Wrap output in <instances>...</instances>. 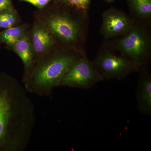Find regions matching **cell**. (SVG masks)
Instances as JSON below:
<instances>
[{"label":"cell","instance_id":"cell-1","mask_svg":"<svg viewBox=\"0 0 151 151\" xmlns=\"http://www.w3.org/2000/svg\"><path fill=\"white\" fill-rule=\"evenodd\" d=\"M24 86L0 73V151H23L35 124V108Z\"/></svg>","mask_w":151,"mask_h":151},{"label":"cell","instance_id":"cell-2","mask_svg":"<svg viewBox=\"0 0 151 151\" xmlns=\"http://www.w3.org/2000/svg\"><path fill=\"white\" fill-rule=\"evenodd\" d=\"M85 53L84 50L69 48L46 55L36 62L29 74L23 79L25 89L40 96H49L60 86L71 64Z\"/></svg>","mask_w":151,"mask_h":151},{"label":"cell","instance_id":"cell-3","mask_svg":"<svg viewBox=\"0 0 151 151\" xmlns=\"http://www.w3.org/2000/svg\"><path fill=\"white\" fill-rule=\"evenodd\" d=\"M150 24V22L135 19L133 27L127 34L106 40L104 43L134 63L138 72L149 70L151 56Z\"/></svg>","mask_w":151,"mask_h":151},{"label":"cell","instance_id":"cell-4","mask_svg":"<svg viewBox=\"0 0 151 151\" xmlns=\"http://www.w3.org/2000/svg\"><path fill=\"white\" fill-rule=\"evenodd\" d=\"M89 22L87 12L74 17L65 12H57L45 18L43 24L65 46L84 50Z\"/></svg>","mask_w":151,"mask_h":151},{"label":"cell","instance_id":"cell-5","mask_svg":"<svg viewBox=\"0 0 151 151\" xmlns=\"http://www.w3.org/2000/svg\"><path fill=\"white\" fill-rule=\"evenodd\" d=\"M92 62L103 81L122 80L138 72L134 63L104 43Z\"/></svg>","mask_w":151,"mask_h":151},{"label":"cell","instance_id":"cell-6","mask_svg":"<svg viewBox=\"0 0 151 151\" xmlns=\"http://www.w3.org/2000/svg\"><path fill=\"white\" fill-rule=\"evenodd\" d=\"M103 81L85 53L71 64L63 77L60 86L87 89Z\"/></svg>","mask_w":151,"mask_h":151},{"label":"cell","instance_id":"cell-7","mask_svg":"<svg viewBox=\"0 0 151 151\" xmlns=\"http://www.w3.org/2000/svg\"><path fill=\"white\" fill-rule=\"evenodd\" d=\"M135 20L124 11L111 8L103 14L100 32L106 40L122 36L131 29Z\"/></svg>","mask_w":151,"mask_h":151},{"label":"cell","instance_id":"cell-8","mask_svg":"<svg viewBox=\"0 0 151 151\" xmlns=\"http://www.w3.org/2000/svg\"><path fill=\"white\" fill-rule=\"evenodd\" d=\"M31 40L35 55V63L48 53L55 44V37L43 24L36 23L34 25Z\"/></svg>","mask_w":151,"mask_h":151},{"label":"cell","instance_id":"cell-9","mask_svg":"<svg viewBox=\"0 0 151 151\" xmlns=\"http://www.w3.org/2000/svg\"><path fill=\"white\" fill-rule=\"evenodd\" d=\"M136 99L138 109L145 116H151V75L149 70L140 72Z\"/></svg>","mask_w":151,"mask_h":151},{"label":"cell","instance_id":"cell-10","mask_svg":"<svg viewBox=\"0 0 151 151\" xmlns=\"http://www.w3.org/2000/svg\"><path fill=\"white\" fill-rule=\"evenodd\" d=\"M10 48L22 61L24 68V78L29 74L35 64V55L29 34L26 33Z\"/></svg>","mask_w":151,"mask_h":151},{"label":"cell","instance_id":"cell-11","mask_svg":"<svg viewBox=\"0 0 151 151\" xmlns=\"http://www.w3.org/2000/svg\"><path fill=\"white\" fill-rule=\"evenodd\" d=\"M133 18L150 22L151 0H127Z\"/></svg>","mask_w":151,"mask_h":151},{"label":"cell","instance_id":"cell-12","mask_svg":"<svg viewBox=\"0 0 151 151\" xmlns=\"http://www.w3.org/2000/svg\"><path fill=\"white\" fill-rule=\"evenodd\" d=\"M28 26L23 24L6 29L0 32V43L10 48L25 34Z\"/></svg>","mask_w":151,"mask_h":151},{"label":"cell","instance_id":"cell-13","mask_svg":"<svg viewBox=\"0 0 151 151\" xmlns=\"http://www.w3.org/2000/svg\"><path fill=\"white\" fill-rule=\"evenodd\" d=\"M19 22L14 9L0 12V29H7L16 26Z\"/></svg>","mask_w":151,"mask_h":151},{"label":"cell","instance_id":"cell-14","mask_svg":"<svg viewBox=\"0 0 151 151\" xmlns=\"http://www.w3.org/2000/svg\"><path fill=\"white\" fill-rule=\"evenodd\" d=\"M62 2L77 10L87 12L91 0H63Z\"/></svg>","mask_w":151,"mask_h":151},{"label":"cell","instance_id":"cell-15","mask_svg":"<svg viewBox=\"0 0 151 151\" xmlns=\"http://www.w3.org/2000/svg\"><path fill=\"white\" fill-rule=\"evenodd\" d=\"M31 4L38 9H42L48 4L52 0H19Z\"/></svg>","mask_w":151,"mask_h":151},{"label":"cell","instance_id":"cell-16","mask_svg":"<svg viewBox=\"0 0 151 151\" xmlns=\"http://www.w3.org/2000/svg\"><path fill=\"white\" fill-rule=\"evenodd\" d=\"M14 9L12 0H0V12Z\"/></svg>","mask_w":151,"mask_h":151},{"label":"cell","instance_id":"cell-17","mask_svg":"<svg viewBox=\"0 0 151 151\" xmlns=\"http://www.w3.org/2000/svg\"><path fill=\"white\" fill-rule=\"evenodd\" d=\"M105 1L108 2H112L114 1L115 0H105Z\"/></svg>","mask_w":151,"mask_h":151},{"label":"cell","instance_id":"cell-18","mask_svg":"<svg viewBox=\"0 0 151 151\" xmlns=\"http://www.w3.org/2000/svg\"><path fill=\"white\" fill-rule=\"evenodd\" d=\"M56 1H57L58 2H62L63 1V0H56Z\"/></svg>","mask_w":151,"mask_h":151}]
</instances>
